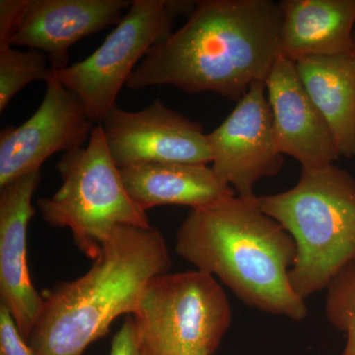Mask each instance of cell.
Returning a JSON list of instances; mask_svg holds the SVG:
<instances>
[{"instance_id":"6","label":"cell","mask_w":355,"mask_h":355,"mask_svg":"<svg viewBox=\"0 0 355 355\" xmlns=\"http://www.w3.org/2000/svg\"><path fill=\"white\" fill-rule=\"evenodd\" d=\"M132 318L144 355H212L232 311L216 277L197 270L154 277Z\"/></svg>"},{"instance_id":"2","label":"cell","mask_w":355,"mask_h":355,"mask_svg":"<svg viewBox=\"0 0 355 355\" xmlns=\"http://www.w3.org/2000/svg\"><path fill=\"white\" fill-rule=\"evenodd\" d=\"M175 252L216 277L249 307L293 321L307 316L304 299L289 282L295 243L261 210L258 197L236 195L191 209L178 229Z\"/></svg>"},{"instance_id":"5","label":"cell","mask_w":355,"mask_h":355,"mask_svg":"<svg viewBox=\"0 0 355 355\" xmlns=\"http://www.w3.org/2000/svg\"><path fill=\"white\" fill-rule=\"evenodd\" d=\"M62 187L37 202L42 218L51 227L69 228L74 244L94 261L118 226L150 228L147 211L133 202L121 170L110 153L101 123L87 144L64 153L57 163Z\"/></svg>"},{"instance_id":"1","label":"cell","mask_w":355,"mask_h":355,"mask_svg":"<svg viewBox=\"0 0 355 355\" xmlns=\"http://www.w3.org/2000/svg\"><path fill=\"white\" fill-rule=\"evenodd\" d=\"M282 12L270 0H198L179 30L154 44L127 83L174 86L239 101L280 57Z\"/></svg>"},{"instance_id":"17","label":"cell","mask_w":355,"mask_h":355,"mask_svg":"<svg viewBox=\"0 0 355 355\" xmlns=\"http://www.w3.org/2000/svg\"><path fill=\"white\" fill-rule=\"evenodd\" d=\"M53 76V69L43 51H22L9 44H0V112L3 113L14 96L28 84L46 83Z\"/></svg>"},{"instance_id":"7","label":"cell","mask_w":355,"mask_h":355,"mask_svg":"<svg viewBox=\"0 0 355 355\" xmlns=\"http://www.w3.org/2000/svg\"><path fill=\"white\" fill-rule=\"evenodd\" d=\"M196 6L197 1L189 0H132L90 57L53 74L78 96L91 121L101 123L137 65L154 44L172 34L178 16L189 17Z\"/></svg>"},{"instance_id":"18","label":"cell","mask_w":355,"mask_h":355,"mask_svg":"<svg viewBox=\"0 0 355 355\" xmlns=\"http://www.w3.org/2000/svg\"><path fill=\"white\" fill-rule=\"evenodd\" d=\"M326 291V316L347 335L342 355H355V261L331 279Z\"/></svg>"},{"instance_id":"15","label":"cell","mask_w":355,"mask_h":355,"mask_svg":"<svg viewBox=\"0 0 355 355\" xmlns=\"http://www.w3.org/2000/svg\"><path fill=\"white\" fill-rule=\"evenodd\" d=\"M120 170L128 195L146 211L159 205L205 209L236 196L209 165L148 163Z\"/></svg>"},{"instance_id":"14","label":"cell","mask_w":355,"mask_h":355,"mask_svg":"<svg viewBox=\"0 0 355 355\" xmlns=\"http://www.w3.org/2000/svg\"><path fill=\"white\" fill-rule=\"evenodd\" d=\"M280 55L354 57L355 0H282Z\"/></svg>"},{"instance_id":"9","label":"cell","mask_w":355,"mask_h":355,"mask_svg":"<svg viewBox=\"0 0 355 355\" xmlns=\"http://www.w3.org/2000/svg\"><path fill=\"white\" fill-rule=\"evenodd\" d=\"M211 168L241 198H256L254 184L284 166L273 133L265 81L252 84L235 109L207 133Z\"/></svg>"},{"instance_id":"8","label":"cell","mask_w":355,"mask_h":355,"mask_svg":"<svg viewBox=\"0 0 355 355\" xmlns=\"http://www.w3.org/2000/svg\"><path fill=\"white\" fill-rule=\"evenodd\" d=\"M101 125L110 153L120 169L148 163H211L202 125L160 99L137 112L116 105Z\"/></svg>"},{"instance_id":"3","label":"cell","mask_w":355,"mask_h":355,"mask_svg":"<svg viewBox=\"0 0 355 355\" xmlns=\"http://www.w3.org/2000/svg\"><path fill=\"white\" fill-rule=\"evenodd\" d=\"M172 259L157 228L118 226L87 272L44 291L28 343L35 355H83L121 315H132Z\"/></svg>"},{"instance_id":"12","label":"cell","mask_w":355,"mask_h":355,"mask_svg":"<svg viewBox=\"0 0 355 355\" xmlns=\"http://www.w3.org/2000/svg\"><path fill=\"white\" fill-rule=\"evenodd\" d=\"M40 182L41 171H34L0 187V300L26 340L43 305L27 259L28 226L36 214L32 198Z\"/></svg>"},{"instance_id":"20","label":"cell","mask_w":355,"mask_h":355,"mask_svg":"<svg viewBox=\"0 0 355 355\" xmlns=\"http://www.w3.org/2000/svg\"><path fill=\"white\" fill-rule=\"evenodd\" d=\"M110 355H144L137 340L132 315H128L112 340Z\"/></svg>"},{"instance_id":"19","label":"cell","mask_w":355,"mask_h":355,"mask_svg":"<svg viewBox=\"0 0 355 355\" xmlns=\"http://www.w3.org/2000/svg\"><path fill=\"white\" fill-rule=\"evenodd\" d=\"M0 355H35L34 350L21 335L12 315L0 304Z\"/></svg>"},{"instance_id":"22","label":"cell","mask_w":355,"mask_h":355,"mask_svg":"<svg viewBox=\"0 0 355 355\" xmlns=\"http://www.w3.org/2000/svg\"><path fill=\"white\" fill-rule=\"evenodd\" d=\"M354 42H355V31H354Z\"/></svg>"},{"instance_id":"4","label":"cell","mask_w":355,"mask_h":355,"mask_svg":"<svg viewBox=\"0 0 355 355\" xmlns=\"http://www.w3.org/2000/svg\"><path fill=\"white\" fill-rule=\"evenodd\" d=\"M258 203L295 243L288 277L299 297L326 291L355 261V180L345 170H302L293 188L258 197Z\"/></svg>"},{"instance_id":"10","label":"cell","mask_w":355,"mask_h":355,"mask_svg":"<svg viewBox=\"0 0 355 355\" xmlns=\"http://www.w3.org/2000/svg\"><path fill=\"white\" fill-rule=\"evenodd\" d=\"M95 123L76 93L53 74L43 101L19 127L0 132V187L34 171L53 154L76 150L90 139Z\"/></svg>"},{"instance_id":"11","label":"cell","mask_w":355,"mask_h":355,"mask_svg":"<svg viewBox=\"0 0 355 355\" xmlns=\"http://www.w3.org/2000/svg\"><path fill=\"white\" fill-rule=\"evenodd\" d=\"M265 85L273 133L282 155L297 160L304 171L333 165L340 156L335 139L306 92L295 62L280 55Z\"/></svg>"},{"instance_id":"13","label":"cell","mask_w":355,"mask_h":355,"mask_svg":"<svg viewBox=\"0 0 355 355\" xmlns=\"http://www.w3.org/2000/svg\"><path fill=\"white\" fill-rule=\"evenodd\" d=\"M130 6L128 0H27L9 44L43 51L53 70L64 69L70 46L118 25Z\"/></svg>"},{"instance_id":"21","label":"cell","mask_w":355,"mask_h":355,"mask_svg":"<svg viewBox=\"0 0 355 355\" xmlns=\"http://www.w3.org/2000/svg\"><path fill=\"white\" fill-rule=\"evenodd\" d=\"M26 1L27 0H0V44H9Z\"/></svg>"},{"instance_id":"16","label":"cell","mask_w":355,"mask_h":355,"mask_svg":"<svg viewBox=\"0 0 355 355\" xmlns=\"http://www.w3.org/2000/svg\"><path fill=\"white\" fill-rule=\"evenodd\" d=\"M306 92L333 133L338 153L355 156V55L295 62Z\"/></svg>"}]
</instances>
